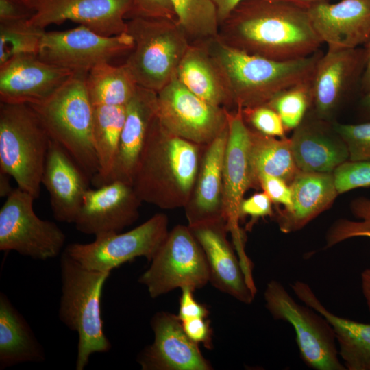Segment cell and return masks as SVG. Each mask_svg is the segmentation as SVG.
Listing matches in <instances>:
<instances>
[{"label": "cell", "instance_id": "obj_40", "mask_svg": "<svg viewBox=\"0 0 370 370\" xmlns=\"http://www.w3.org/2000/svg\"><path fill=\"white\" fill-rule=\"evenodd\" d=\"M258 187L265 192L273 204L282 205L284 210L292 206V192L290 184L281 178L262 175L258 178Z\"/></svg>", "mask_w": 370, "mask_h": 370}, {"label": "cell", "instance_id": "obj_45", "mask_svg": "<svg viewBox=\"0 0 370 370\" xmlns=\"http://www.w3.org/2000/svg\"><path fill=\"white\" fill-rule=\"evenodd\" d=\"M34 14L23 0H0V22L29 20Z\"/></svg>", "mask_w": 370, "mask_h": 370}, {"label": "cell", "instance_id": "obj_22", "mask_svg": "<svg viewBox=\"0 0 370 370\" xmlns=\"http://www.w3.org/2000/svg\"><path fill=\"white\" fill-rule=\"evenodd\" d=\"M289 138L295 163L301 171L333 173L349 160L347 145L332 122L319 119L310 111Z\"/></svg>", "mask_w": 370, "mask_h": 370}, {"label": "cell", "instance_id": "obj_32", "mask_svg": "<svg viewBox=\"0 0 370 370\" xmlns=\"http://www.w3.org/2000/svg\"><path fill=\"white\" fill-rule=\"evenodd\" d=\"M86 83L94 106H126L138 86L125 63L114 66L103 62L95 66L87 73Z\"/></svg>", "mask_w": 370, "mask_h": 370}, {"label": "cell", "instance_id": "obj_14", "mask_svg": "<svg viewBox=\"0 0 370 370\" xmlns=\"http://www.w3.org/2000/svg\"><path fill=\"white\" fill-rule=\"evenodd\" d=\"M366 64L364 47L328 49L319 59L311 80L312 105L309 111L332 122L341 106L358 85Z\"/></svg>", "mask_w": 370, "mask_h": 370}, {"label": "cell", "instance_id": "obj_3", "mask_svg": "<svg viewBox=\"0 0 370 370\" xmlns=\"http://www.w3.org/2000/svg\"><path fill=\"white\" fill-rule=\"evenodd\" d=\"M226 85L234 108L269 103L284 90L310 79L323 53L319 50L306 58L273 60L232 48L217 36L204 42Z\"/></svg>", "mask_w": 370, "mask_h": 370}, {"label": "cell", "instance_id": "obj_35", "mask_svg": "<svg viewBox=\"0 0 370 370\" xmlns=\"http://www.w3.org/2000/svg\"><path fill=\"white\" fill-rule=\"evenodd\" d=\"M311 80L312 78L284 90L267 103L278 113L286 131L296 128L310 110Z\"/></svg>", "mask_w": 370, "mask_h": 370}, {"label": "cell", "instance_id": "obj_30", "mask_svg": "<svg viewBox=\"0 0 370 370\" xmlns=\"http://www.w3.org/2000/svg\"><path fill=\"white\" fill-rule=\"evenodd\" d=\"M248 156L251 188H259L258 178L269 175L288 184L300 171L291 149L290 138L270 136L249 127Z\"/></svg>", "mask_w": 370, "mask_h": 370}, {"label": "cell", "instance_id": "obj_46", "mask_svg": "<svg viewBox=\"0 0 370 370\" xmlns=\"http://www.w3.org/2000/svg\"><path fill=\"white\" fill-rule=\"evenodd\" d=\"M214 3L218 15L219 25L243 0H212Z\"/></svg>", "mask_w": 370, "mask_h": 370}, {"label": "cell", "instance_id": "obj_4", "mask_svg": "<svg viewBox=\"0 0 370 370\" xmlns=\"http://www.w3.org/2000/svg\"><path fill=\"white\" fill-rule=\"evenodd\" d=\"M60 265L61 297L58 317L77 334L75 369L83 370L92 354L106 353L112 348L103 331L101 304L103 288L110 273L86 268L64 249Z\"/></svg>", "mask_w": 370, "mask_h": 370}, {"label": "cell", "instance_id": "obj_50", "mask_svg": "<svg viewBox=\"0 0 370 370\" xmlns=\"http://www.w3.org/2000/svg\"><path fill=\"white\" fill-rule=\"evenodd\" d=\"M361 117L366 121H370V91L364 94L358 105Z\"/></svg>", "mask_w": 370, "mask_h": 370}, {"label": "cell", "instance_id": "obj_37", "mask_svg": "<svg viewBox=\"0 0 370 370\" xmlns=\"http://www.w3.org/2000/svg\"><path fill=\"white\" fill-rule=\"evenodd\" d=\"M338 194L370 186V160H347L332 173Z\"/></svg>", "mask_w": 370, "mask_h": 370}, {"label": "cell", "instance_id": "obj_19", "mask_svg": "<svg viewBox=\"0 0 370 370\" xmlns=\"http://www.w3.org/2000/svg\"><path fill=\"white\" fill-rule=\"evenodd\" d=\"M75 73L47 63L36 55L14 56L0 65V102L40 103Z\"/></svg>", "mask_w": 370, "mask_h": 370}, {"label": "cell", "instance_id": "obj_10", "mask_svg": "<svg viewBox=\"0 0 370 370\" xmlns=\"http://www.w3.org/2000/svg\"><path fill=\"white\" fill-rule=\"evenodd\" d=\"M35 199L18 187L6 197L0 209V250L47 260L60 254L66 235L56 223L36 215Z\"/></svg>", "mask_w": 370, "mask_h": 370}, {"label": "cell", "instance_id": "obj_36", "mask_svg": "<svg viewBox=\"0 0 370 370\" xmlns=\"http://www.w3.org/2000/svg\"><path fill=\"white\" fill-rule=\"evenodd\" d=\"M332 125L347 145L349 160H370V121L356 124L332 121Z\"/></svg>", "mask_w": 370, "mask_h": 370}, {"label": "cell", "instance_id": "obj_1", "mask_svg": "<svg viewBox=\"0 0 370 370\" xmlns=\"http://www.w3.org/2000/svg\"><path fill=\"white\" fill-rule=\"evenodd\" d=\"M217 38L238 51L278 61L306 58L323 44L306 4L291 0H243L220 23Z\"/></svg>", "mask_w": 370, "mask_h": 370}, {"label": "cell", "instance_id": "obj_21", "mask_svg": "<svg viewBox=\"0 0 370 370\" xmlns=\"http://www.w3.org/2000/svg\"><path fill=\"white\" fill-rule=\"evenodd\" d=\"M312 25L328 49H354L370 38V0L306 4Z\"/></svg>", "mask_w": 370, "mask_h": 370}, {"label": "cell", "instance_id": "obj_20", "mask_svg": "<svg viewBox=\"0 0 370 370\" xmlns=\"http://www.w3.org/2000/svg\"><path fill=\"white\" fill-rule=\"evenodd\" d=\"M150 325L154 339L140 352L137 362L142 370H211L212 367L199 345L184 332L177 315L158 312Z\"/></svg>", "mask_w": 370, "mask_h": 370}, {"label": "cell", "instance_id": "obj_18", "mask_svg": "<svg viewBox=\"0 0 370 370\" xmlns=\"http://www.w3.org/2000/svg\"><path fill=\"white\" fill-rule=\"evenodd\" d=\"M142 202L132 184L125 182L88 188L73 223L79 232L95 236L121 232L136 221Z\"/></svg>", "mask_w": 370, "mask_h": 370}, {"label": "cell", "instance_id": "obj_39", "mask_svg": "<svg viewBox=\"0 0 370 370\" xmlns=\"http://www.w3.org/2000/svg\"><path fill=\"white\" fill-rule=\"evenodd\" d=\"M361 221L340 219L328 229L325 236V249L354 237L370 238V215L360 214L356 217Z\"/></svg>", "mask_w": 370, "mask_h": 370}, {"label": "cell", "instance_id": "obj_52", "mask_svg": "<svg viewBox=\"0 0 370 370\" xmlns=\"http://www.w3.org/2000/svg\"><path fill=\"white\" fill-rule=\"evenodd\" d=\"M300 3L309 4L319 1H327V0H291Z\"/></svg>", "mask_w": 370, "mask_h": 370}, {"label": "cell", "instance_id": "obj_5", "mask_svg": "<svg viewBox=\"0 0 370 370\" xmlns=\"http://www.w3.org/2000/svg\"><path fill=\"white\" fill-rule=\"evenodd\" d=\"M88 73H75L43 102L29 105L50 138L63 147L91 179L98 171L92 140L95 106L87 90Z\"/></svg>", "mask_w": 370, "mask_h": 370}, {"label": "cell", "instance_id": "obj_49", "mask_svg": "<svg viewBox=\"0 0 370 370\" xmlns=\"http://www.w3.org/2000/svg\"><path fill=\"white\" fill-rule=\"evenodd\" d=\"M362 293L370 313V267L365 269L360 275Z\"/></svg>", "mask_w": 370, "mask_h": 370}, {"label": "cell", "instance_id": "obj_41", "mask_svg": "<svg viewBox=\"0 0 370 370\" xmlns=\"http://www.w3.org/2000/svg\"><path fill=\"white\" fill-rule=\"evenodd\" d=\"M133 16L177 20L171 0H133V10L127 19Z\"/></svg>", "mask_w": 370, "mask_h": 370}, {"label": "cell", "instance_id": "obj_6", "mask_svg": "<svg viewBox=\"0 0 370 370\" xmlns=\"http://www.w3.org/2000/svg\"><path fill=\"white\" fill-rule=\"evenodd\" d=\"M50 141L31 106L0 102V171L36 199L40 194Z\"/></svg>", "mask_w": 370, "mask_h": 370}, {"label": "cell", "instance_id": "obj_31", "mask_svg": "<svg viewBox=\"0 0 370 370\" xmlns=\"http://www.w3.org/2000/svg\"><path fill=\"white\" fill-rule=\"evenodd\" d=\"M125 114V106H95L92 140L99 169L90 183L95 187L106 184L110 175Z\"/></svg>", "mask_w": 370, "mask_h": 370}, {"label": "cell", "instance_id": "obj_48", "mask_svg": "<svg viewBox=\"0 0 370 370\" xmlns=\"http://www.w3.org/2000/svg\"><path fill=\"white\" fill-rule=\"evenodd\" d=\"M351 210L354 214L370 215V199L361 197L353 200L350 204Z\"/></svg>", "mask_w": 370, "mask_h": 370}, {"label": "cell", "instance_id": "obj_43", "mask_svg": "<svg viewBox=\"0 0 370 370\" xmlns=\"http://www.w3.org/2000/svg\"><path fill=\"white\" fill-rule=\"evenodd\" d=\"M183 330L188 337L197 345L212 348V330L206 318H194L181 321Z\"/></svg>", "mask_w": 370, "mask_h": 370}, {"label": "cell", "instance_id": "obj_12", "mask_svg": "<svg viewBox=\"0 0 370 370\" xmlns=\"http://www.w3.org/2000/svg\"><path fill=\"white\" fill-rule=\"evenodd\" d=\"M227 108L212 105L190 91L176 75L157 92V117L170 133L207 145L227 126Z\"/></svg>", "mask_w": 370, "mask_h": 370}, {"label": "cell", "instance_id": "obj_44", "mask_svg": "<svg viewBox=\"0 0 370 370\" xmlns=\"http://www.w3.org/2000/svg\"><path fill=\"white\" fill-rule=\"evenodd\" d=\"M180 307L177 317L180 321L194 318H207L209 311L194 297L193 289L189 287L181 288Z\"/></svg>", "mask_w": 370, "mask_h": 370}, {"label": "cell", "instance_id": "obj_24", "mask_svg": "<svg viewBox=\"0 0 370 370\" xmlns=\"http://www.w3.org/2000/svg\"><path fill=\"white\" fill-rule=\"evenodd\" d=\"M227 127L205 145L190 199L185 206L188 225L223 217V166L227 140Z\"/></svg>", "mask_w": 370, "mask_h": 370}, {"label": "cell", "instance_id": "obj_11", "mask_svg": "<svg viewBox=\"0 0 370 370\" xmlns=\"http://www.w3.org/2000/svg\"><path fill=\"white\" fill-rule=\"evenodd\" d=\"M169 220L158 213L126 232L95 236L89 243H74L64 250L86 268L108 272L138 257L151 261L166 237Z\"/></svg>", "mask_w": 370, "mask_h": 370}, {"label": "cell", "instance_id": "obj_42", "mask_svg": "<svg viewBox=\"0 0 370 370\" xmlns=\"http://www.w3.org/2000/svg\"><path fill=\"white\" fill-rule=\"evenodd\" d=\"M272 204V201L264 191L256 193L247 199L244 198L240 206L241 219L249 216L251 219L248 225L250 228L252 223L259 218L272 217L274 214Z\"/></svg>", "mask_w": 370, "mask_h": 370}, {"label": "cell", "instance_id": "obj_25", "mask_svg": "<svg viewBox=\"0 0 370 370\" xmlns=\"http://www.w3.org/2000/svg\"><path fill=\"white\" fill-rule=\"evenodd\" d=\"M125 108L117 155L107 184L120 180L132 184L149 128L157 115V92L138 86Z\"/></svg>", "mask_w": 370, "mask_h": 370}, {"label": "cell", "instance_id": "obj_15", "mask_svg": "<svg viewBox=\"0 0 370 370\" xmlns=\"http://www.w3.org/2000/svg\"><path fill=\"white\" fill-rule=\"evenodd\" d=\"M34 11L28 20L45 28L71 21L106 36L127 32L133 0H23Z\"/></svg>", "mask_w": 370, "mask_h": 370}, {"label": "cell", "instance_id": "obj_51", "mask_svg": "<svg viewBox=\"0 0 370 370\" xmlns=\"http://www.w3.org/2000/svg\"><path fill=\"white\" fill-rule=\"evenodd\" d=\"M10 177L8 173L0 171V196L7 197L14 190L11 186Z\"/></svg>", "mask_w": 370, "mask_h": 370}, {"label": "cell", "instance_id": "obj_28", "mask_svg": "<svg viewBox=\"0 0 370 370\" xmlns=\"http://www.w3.org/2000/svg\"><path fill=\"white\" fill-rule=\"evenodd\" d=\"M177 79L204 101L228 110L234 107L221 72L205 43H190L177 69Z\"/></svg>", "mask_w": 370, "mask_h": 370}, {"label": "cell", "instance_id": "obj_23", "mask_svg": "<svg viewBox=\"0 0 370 370\" xmlns=\"http://www.w3.org/2000/svg\"><path fill=\"white\" fill-rule=\"evenodd\" d=\"M90 179L66 151L51 138L42 176L56 220L73 223Z\"/></svg>", "mask_w": 370, "mask_h": 370}, {"label": "cell", "instance_id": "obj_13", "mask_svg": "<svg viewBox=\"0 0 370 370\" xmlns=\"http://www.w3.org/2000/svg\"><path fill=\"white\" fill-rule=\"evenodd\" d=\"M133 47V39L127 32L106 36L79 25L64 31L46 32L37 56L75 73H88L99 64L130 53Z\"/></svg>", "mask_w": 370, "mask_h": 370}, {"label": "cell", "instance_id": "obj_26", "mask_svg": "<svg viewBox=\"0 0 370 370\" xmlns=\"http://www.w3.org/2000/svg\"><path fill=\"white\" fill-rule=\"evenodd\" d=\"M292 206L279 210L276 221L281 232L298 231L328 210L338 195L332 173L300 171L290 184Z\"/></svg>", "mask_w": 370, "mask_h": 370}, {"label": "cell", "instance_id": "obj_47", "mask_svg": "<svg viewBox=\"0 0 370 370\" xmlns=\"http://www.w3.org/2000/svg\"><path fill=\"white\" fill-rule=\"evenodd\" d=\"M366 64L360 82V88L364 94L370 91V38L364 45Z\"/></svg>", "mask_w": 370, "mask_h": 370}, {"label": "cell", "instance_id": "obj_9", "mask_svg": "<svg viewBox=\"0 0 370 370\" xmlns=\"http://www.w3.org/2000/svg\"><path fill=\"white\" fill-rule=\"evenodd\" d=\"M150 262L138 282L151 298L177 288L195 291L209 282L205 254L188 225H177L169 230Z\"/></svg>", "mask_w": 370, "mask_h": 370}, {"label": "cell", "instance_id": "obj_34", "mask_svg": "<svg viewBox=\"0 0 370 370\" xmlns=\"http://www.w3.org/2000/svg\"><path fill=\"white\" fill-rule=\"evenodd\" d=\"M45 32L28 20L0 22V65L16 56H37Z\"/></svg>", "mask_w": 370, "mask_h": 370}, {"label": "cell", "instance_id": "obj_38", "mask_svg": "<svg viewBox=\"0 0 370 370\" xmlns=\"http://www.w3.org/2000/svg\"><path fill=\"white\" fill-rule=\"evenodd\" d=\"M249 127L264 135L285 138L286 130L278 113L267 104L242 109Z\"/></svg>", "mask_w": 370, "mask_h": 370}, {"label": "cell", "instance_id": "obj_7", "mask_svg": "<svg viewBox=\"0 0 370 370\" xmlns=\"http://www.w3.org/2000/svg\"><path fill=\"white\" fill-rule=\"evenodd\" d=\"M127 33L134 47L125 62L137 84L158 92L175 75L190 42L177 20L133 16Z\"/></svg>", "mask_w": 370, "mask_h": 370}, {"label": "cell", "instance_id": "obj_16", "mask_svg": "<svg viewBox=\"0 0 370 370\" xmlns=\"http://www.w3.org/2000/svg\"><path fill=\"white\" fill-rule=\"evenodd\" d=\"M227 140L223 166V217L235 247L245 250L244 235L239 226L240 206L247 190L251 188L248 156L249 127L242 108L227 109Z\"/></svg>", "mask_w": 370, "mask_h": 370}, {"label": "cell", "instance_id": "obj_29", "mask_svg": "<svg viewBox=\"0 0 370 370\" xmlns=\"http://www.w3.org/2000/svg\"><path fill=\"white\" fill-rule=\"evenodd\" d=\"M45 350L30 325L12 304L0 293V369L25 362H42Z\"/></svg>", "mask_w": 370, "mask_h": 370}, {"label": "cell", "instance_id": "obj_2", "mask_svg": "<svg viewBox=\"0 0 370 370\" xmlns=\"http://www.w3.org/2000/svg\"><path fill=\"white\" fill-rule=\"evenodd\" d=\"M204 146L170 133L156 115L132 179L139 199L164 210L184 208L193 189Z\"/></svg>", "mask_w": 370, "mask_h": 370}, {"label": "cell", "instance_id": "obj_27", "mask_svg": "<svg viewBox=\"0 0 370 370\" xmlns=\"http://www.w3.org/2000/svg\"><path fill=\"white\" fill-rule=\"evenodd\" d=\"M296 297L330 323L334 332L338 354L347 370H370V324L338 316L321 302L310 286L297 280L291 284Z\"/></svg>", "mask_w": 370, "mask_h": 370}, {"label": "cell", "instance_id": "obj_17", "mask_svg": "<svg viewBox=\"0 0 370 370\" xmlns=\"http://www.w3.org/2000/svg\"><path fill=\"white\" fill-rule=\"evenodd\" d=\"M188 227L205 254L209 282L238 301L251 304L256 288L227 240L229 230L225 219L221 218Z\"/></svg>", "mask_w": 370, "mask_h": 370}, {"label": "cell", "instance_id": "obj_8", "mask_svg": "<svg viewBox=\"0 0 370 370\" xmlns=\"http://www.w3.org/2000/svg\"><path fill=\"white\" fill-rule=\"evenodd\" d=\"M264 299L274 319L293 327L300 357L306 365L315 370H346L339 358L334 332L323 316L296 301L276 280L267 284Z\"/></svg>", "mask_w": 370, "mask_h": 370}, {"label": "cell", "instance_id": "obj_33", "mask_svg": "<svg viewBox=\"0 0 370 370\" xmlns=\"http://www.w3.org/2000/svg\"><path fill=\"white\" fill-rule=\"evenodd\" d=\"M177 21L190 43L216 38L219 23L212 0H171Z\"/></svg>", "mask_w": 370, "mask_h": 370}]
</instances>
